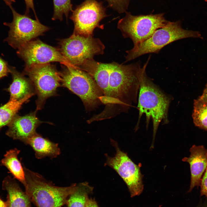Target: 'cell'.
Segmentation results:
<instances>
[{
    "instance_id": "1",
    "label": "cell",
    "mask_w": 207,
    "mask_h": 207,
    "mask_svg": "<svg viewBox=\"0 0 207 207\" xmlns=\"http://www.w3.org/2000/svg\"><path fill=\"white\" fill-rule=\"evenodd\" d=\"M78 68L93 77L102 93V103L105 106L95 115L97 121L126 112L136 103L142 71L140 62L123 65L92 59L85 60Z\"/></svg>"
},
{
    "instance_id": "2",
    "label": "cell",
    "mask_w": 207,
    "mask_h": 207,
    "mask_svg": "<svg viewBox=\"0 0 207 207\" xmlns=\"http://www.w3.org/2000/svg\"><path fill=\"white\" fill-rule=\"evenodd\" d=\"M149 60H147L143 66L141 76L138 105L139 112L138 122L143 114L146 116L147 127L150 120H152L153 132L151 147L152 149L154 147L156 135L160 123L161 122L164 124L168 122V110L172 99L147 76L145 70Z\"/></svg>"
},
{
    "instance_id": "3",
    "label": "cell",
    "mask_w": 207,
    "mask_h": 207,
    "mask_svg": "<svg viewBox=\"0 0 207 207\" xmlns=\"http://www.w3.org/2000/svg\"><path fill=\"white\" fill-rule=\"evenodd\" d=\"M24 169L25 193L37 207H62L77 187L76 183L67 187L55 186L39 174L24 167Z\"/></svg>"
},
{
    "instance_id": "4",
    "label": "cell",
    "mask_w": 207,
    "mask_h": 207,
    "mask_svg": "<svg viewBox=\"0 0 207 207\" xmlns=\"http://www.w3.org/2000/svg\"><path fill=\"white\" fill-rule=\"evenodd\" d=\"M65 66L60 72L61 86L78 96L87 112L94 110L102 104V93L93 77L76 67Z\"/></svg>"
},
{
    "instance_id": "5",
    "label": "cell",
    "mask_w": 207,
    "mask_h": 207,
    "mask_svg": "<svg viewBox=\"0 0 207 207\" xmlns=\"http://www.w3.org/2000/svg\"><path fill=\"white\" fill-rule=\"evenodd\" d=\"M188 38L203 39L200 32L183 29L181 21H168L164 26L157 30L148 39L126 51L125 62L146 54L158 53L166 45L175 41Z\"/></svg>"
},
{
    "instance_id": "6",
    "label": "cell",
    "mask_w": 207,
    "mask_h": 207,
    "mask_svg": "<svg viewBox=\"0 0 207 207\" xmlns=\"http://www.w3.org/2000/svg\"><path fill=\"white\" fill-rule=\"evenodd\" d=\"M125 12V16L118 21L117 28L124 38L131 39L133 47L148 39L168 21L164 13L134 16L130 12Z\"/></svg>"
},
{
    "instance_id": "7",
    "label": "cell",
    "mask_w": 207,
    "mask_h": 207,
    "mask_svg": "<svg viewBox=\"0 0 207 207\" xmlns=\"http://www.w3.org/2000/svg\"><path fill=\"white\" fill-rule=\"evenodd\" d=\"M59 49L62 55L73 66L78 68L85 60L93 59L104 53L105 47L98 38L73 33L61 40Z\"/></svg>"
},
{
    "instance_id": "8",
    "label": "cell",
    "mask_w": 207,
    "mask_h": 207,
    "mask_svg": "<svg viewBox=\"0 0 207 207\" xmlns=\"http://www.w3.org/2000/svg\"><path fill=\"white\" fill-rule=\"evenodd\" d=\"M23 73L28 76L37 95L36 110H40L47 99L56 94L61 86L60 73L55 66L47 63L25 67Z\"/></svg>"
},
{
    "instance_id": "9",
    "label": "cell",
    "mask_w": 207,
    "mask_h": 207,
    "mask_svg": "<svg viewBox=\"0 0 207 207\" xmlns=\"http://www.w3.org/2000/svg\"><path fill=\"white\" fill-rule=\"evenodd\" d=\"M110 141L116 153L113 157L105 154L107 159L105 165L112 168L122 178L128 187L131 197L139 195L144 188L140 167L132 161L127 153L120 150L116 141L111 139Z\"/></svg>"
},
{
    "instance_id": "10",
    "label": "cell",
    "mask_w": 207,
    "mask_h": 207,
    "mask_svg": "<svg viewBox=\"0 0 207 207\" xmlns=\"http://www.w3.org/2000/svg\"><path fill=\"white\" fill-rule=\"evenodd\" d=\"M101 2L96 0H85L73 10L70 17L73 22V33L88 37L93 36L96 28L103 29L100 22L108 16Z\"/></svg>"
},
{
    "instance_id": "11",
    "label": "cell",
    "mask_w": 207,
    "mask_h": 207,
    "mask_svg": "<svg viewBox=\"0 0 207 207\" xmlns=\"http://www.w3.org/2000/svg\"><path fill=\"white\" fill-rule=\"evenodd\" d=\"M10 7L12 12L13 20L11 23H4L9 28L8 36L5 41L13 48L18 49L49 29L38 19L33 20L26 14H20L12 6Z\"/></svg>"
},
{
    "instance_id": "12",
    "label": "cell",
    "mask_w": 207,
    "mask_h": 207,
    "mask_svg": "<svg viewBox=\"0 0 207 207\" xmlns=\"http://www.w3.org/2000/svg\"><path fill=\"white\" fill-rule=\"evenodd\" d=\"M17 53L25 62L26 67L53 62H59L65 66L74 67L63 57L59 49L39 39L27 42L19 48Z\"/></svg>"
},
{
    "instance_id": "13",
    "label": "cell",
    "mask_w": 207,
    "mask_h": 207,
    "mask_svg": "<svg viewBox=\"0 0 207 207\" xmlns=\"http://www.w3.org/2000/svg\"><path fill=\"white\" fill-rule=\"evenodd\" d=\"M37 111L35 110L23 116L16 115L8 125L7 135L27 144L29 139L37 133V128L43 122L37 116Z\"/></svg>"
},
{
    "instance_id": "14",
    "label": "cell",
    "mask_w": 207,
    "mask_h": 207,
    "mask_svg": "<svg viewBox=\"0 0 207 207\" xmlns=\"http://www.w3.org/2000/svg\"><path fill=\"white\" fill-rule=\"evenodd\" d=\"M191 153L189 157H185L182 160L190 165L191 182L188 192L191 191L194 187L200 186L202 178L207 166V149L202 145H193L189 150Z\"/></svg>"
},
{
    "instance_id": "15",
    "label": "cell",
    "mask_w": 207,
    "mask_h": 207,
    "mask_svg": "<svg viewBox=\"0 0 207 207\" xmlns=\"http://www.w3.org/2000/svg\"><path fill=\"white\" fill-rule=\"evenodd\" d=\"M12 81L7 89L10 99L19 100L25 97L35 94L34 87L29 78H26L14 67H9Z\"/></svg>"
},
{
    "instance_id": "16",
    "label": "cell",
    "mask_w": 207,
    "mask_h": 207,
    "mask_svg": "<svg viewBox=\"0 0 207 207\" xmlns=\"http://www.w3.org/2000/svg\"><path fill=\"white\" fill-rule=\"evenodd\" d=\"M27 144L32 147L35 152V157L38 159L46 157L53 158L60 154L58 143L43 137L37 133L29 139Z\"/></svg>"
},
{
    "instance_id": "17",
    "label": "cell",
    "mask_w": 207,
    "mask_h": 207,
    "mask_svg": "<svg viewBox=\"0 0 207 207\" xmlns=\"http://www.w3.org/2000/svg\"><path fill=\"white\" fill-rule=\"evenodd\" d=\"M2 188L7 192V201L9 207H30V201L28 195L10 177L4 180Z\"/></svg>"
},
{
    "instance_id": "18",
    "label": "cell",
    "mask_w": 207,
    "mask_h": 207,
    "mask_svg": "<svg viewBox=\"0 0 207 207\" xmlns=\"http://www.w3.org/2000/svg\"><path fill=\"white\" fill-rule=\"evenodd\" d=\"M20 152V151L16 148L7 151L1 162L3 165L7 168L14 178L24 186L26 183L24 171L18 158Z\"/></svg>"
},
{
    "instance_id": "19",
    "label": "cell",
    "mask_w": 207,
    "mask_h": 207,
    "mask_svg": "<svg viewBox=\"0 0 207 207\" xmlns=\"http://www.w3.org/2000/svg\"><path fill=\"white\" fill-rule=\"evenodd\" d=\"M93 189L87 182L77 185L75 191L67 200L66 207H85L89 195L92 193Z\"/></svg>"
},
{
    "instance_id": "20",
    "label": "cell",
    "mask_w": 207,
    "mask_h": 207,
    "mask_svg": "<svg viewBox=\"0 0 207 207\" xmlns=\"http://www.w3.org/2000/svg\"><path fill=\"white\" fill-rule=\"evenodd\" d=\"M31 97L27 96L19 100L10 99L7 103L0 107V129L9 123L17 115L22 104Z\"/></svg>"
},
{
    "instance_id": "21",
    "label": "cell",
    "mask_w": 207,
    "mask_h": 207,
    "mask_svg": "<svg viewBox=\"0 0 207 207\" xmlns=\"http://www.w3.org/2000/svg\"><path fill=\"white\" fill-rule=\"evenodd\" d=\"M192 117L196 126L207 131V102L200 97L194 100Z\"/></svg>"
},
{
    "instance_id": "22",
    "label": "cell",
    "mask_w": 207,
    "mask_h": 207,
    "mask_svg": "<svg viewBox=\"0 0 207 207\" xmlns=\"http://www.w3.org/2000/svg\"><path fill=\"white\" fill-rule=\"evenodd\" d=\"M53 13L52 20L62 21L64 15L68 19L69 13L73 11L71 0H53Z\"/></svg>"
},
{
    "instance_id": "23",
    "label": "cell",
    "mask_w": 207,
    "mask_h": 207,
    "mask_svg": "<svg viewBox=\"0 0 207 207\" xmlns=\"http://www.w3.org/2000/svg\"><path fill=\"white\" fill-rule=\"evenodd\" d=\"M109 6L119 14L126 12L130 0H106Z\"/></svg>"
},
{
    "instance_id": "24",
    "label": "cell",
    "mask_w": 207,
    "mask_h": 207,
    "mask_svg": "<svg viewBox=\"0 0 207 207\" xmlns=\"http://www.w3.org/2000/svg\"><path fill=\"white\" fill-rule=\"evenodd\" d=\"M200 186L201 195L207 198V166L202 178Z\"/></svg>"
},
{
    "instance_id": "25",
    "label": "cell",
    "mask_w": 207,
    "mask_h": 207,
    "mask_svg": "<svg viewBox=\"0 0 207 207\" xmlns=\"http://www.w3.org/2000/svg\"><path fill=\"white\" fill-rule=\"evenodd\" d=\"M10 73L9 67L7 62L0 57V78L7 75Z\"/></svg>"
},
{
    "instance_id": "26",
    "label": "cell",
    "mask_w": 207,
    "mask_h": 207,
    "mask_svg": "<svg viewBox=\"0 0 207 207\" xmlns=\"http://www.w3.org/2000/svg\"><path fill=\"white\" fill-rule=\"evenodd\" d=\"M26 6L25 14L28 15L30 9L32 10L35 16L36 19H38L36 14L35 9L34 8V4L33 0H24Z\"/></svg>"
},
{
    "instance_id": "27",
    "label": "cell",
    "mask_w": 207,
    "mask_h": 207,
    "mask_svg": "<svg viewBox=\"0 0 207 207\" xmlns=\"http://www.w3.org/2000/svg\"><path fill=\"white\" fill-rule=\"evenodd\" d=\"M85 207H99L96 201L91 198L88 199Z\"/></svg>"
},
{
    "instance_id": "28",
    "label": "cell",
    "mask_w": 207,
    "mask_h": 207,
    "mask_svg": "<svg viewBox=\"0 0 207 207\" xmlns=\"http://www.w3.org/2000/svg\"><path fill=\"white\" fill-rule=\"evenodd\" d=\"M199 97L204 101L207 102V84L206 86L202 95Z\"/></svg>"
},
{
    "instance_id": "29",
    "label": "cell",
    "mask_w": 207,
    "mask_h": 207,
    "mask_svg": "<svg viewBox=\"0 0 207 207\" xmlns=\"http://www.w3.org/2000/svg\"><path fill=\"white\" fill-rule=\"evenodd\" d=\"M0 207H9L7 201L4 202L0 198Z\"/></svg>"
},
{
    "instance_id": "30",
    "label": "cell",
    "mask_w": 207,
    "mask_h": 207,
    "mask_svg": "<svg viewBox=\"0 0 207 207\" xmlns=\"http://www.w3.org/2000/svg\"><path fill=\"white\" fill-rule=\"evenodd\" d=\"M6 4L10 7L12 6V3L15 2L14 0H3Z\"/></svg>"
},
{
    "instance_id": "31",
    "label": "cell",
    "mask_w": 207,
    "mask_h": 207,
    "mask_svg": "<svg viewBox=\"0 0 207 207\" xmlns=\"http://www.w3.org/2000/svg\"><path fill=\"white\" fill-rule=\"evenodd\" d=\"M204 1H205L207 2V0H204Z\"/></svg>"
}]
</instances>
